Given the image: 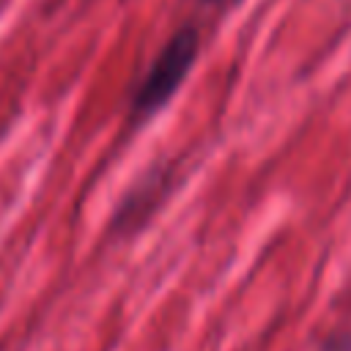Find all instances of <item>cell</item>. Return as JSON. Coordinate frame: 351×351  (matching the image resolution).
<instances>
[{
  "label": "cell",
  "mask_w": 351,
  "mask_h": 351,
  "mask_svg": "<svg viewBox=\"0 0 351 351\" xmlns=\"http://www.w3.org/2000/svg\"><path fill=\"white\" fill-rule=\"evenodd\" d=\"M197 55H200V30L195 25H181L176 33H170V38L162 44V49L156 52L148 71L134 88V96L129 104L132 118L148 121L151 115H156L178 93Z\"/></svg>",
  "instance_id": "6da1fadb"
},
{
  "label": "cell",
  "mask_w": 351,
  "mask_h": 351,
  "mask_svg": "<svg viewBox=\"0 0 351 351\" xmlns=\"http://www.w3.org/2000/svg\"><path fill=\"white\" fill-rule=\"evenodd\" d=\"M203 5H211V8H219V11H225V8H233V5H239L241 0H200Z\"/></svg>",
  "instance_id": "3957f363"
},
{
  "label": "cell",
  "mask_w": 351,
  "mask_h": 351,
  "mask_svg": "<svg viewBox=\"0 0 351 351\" xmlns=\"http://www.w3.org/2000/svg\"><path fill=\"white\" fill-rule=\"evenodd\" d=\"M318 351H351V332H335L329 335Z\"/></svg>",
  "instance_id": "7a4b0ae2"
}]
</instances>
